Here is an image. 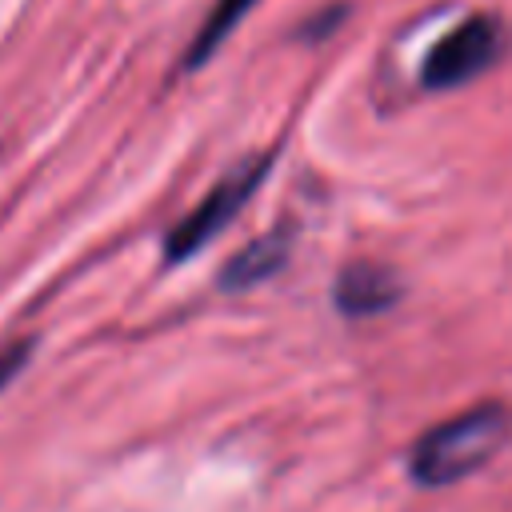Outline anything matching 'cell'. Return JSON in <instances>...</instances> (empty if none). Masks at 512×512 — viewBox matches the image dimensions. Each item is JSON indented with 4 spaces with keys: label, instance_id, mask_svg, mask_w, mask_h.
<instances>
[{
    "label": "cell",
    "instance_id": "cell-1",
    "mask_svg": "<svg viewBox=\"0 0 512 512\" xmlns=\"http://www.w3.org/2000/svg\"><path fill=\"white\" fill-rule=\"evenodd\" d=\"M512 436V412L500 400H484L436 428H428L408 452V476L424 488L456 484L480 472Z\"/></svg>",
    "mask_w": 512,
    "mask_h": 512
},
{
    "label": "cell",
    "instance_id": "cell-2",
    "mask_svg": "<svg viewBox=\"0 0 512 512\" xmlns=\"http://www.w3.org/2000/svg\"><path fill=\"white\" fill-rule=\"evenodd\" d=\"M512 36L508 24L496 12H472L460 24H452L420 60V88L424 92H456L464 84H472L476 76L492 72L504 52H508Z\"/></svg>",
    "mask_w": 512,
    "mask_h": 512
},
{
    "label": "cell",
    "instance_id": "cell-3",
    "mask_svg": "<svg viewBox=\"0 0 512 512\" xmlns=\"http://www.w3.org/2000/svg\"><path fill=\"white\" fill-rule=\"evenodd\" d=\"M272 160H276V148L256 152V156H244L240 164H232V168L212 184V192L164 236V260H168V264H184V260H192L208 240H216V236L224 232V224H232V220L248 208V200L256 196V188L268 180Z\"/></svg>",
    "mask_w": 512,
    "mask_h": 512
},
{
    "label": "cell",
    "instance_id": "cell-4",
    "mask_svg": "<svg viewBox=\"0 0 512 512\" xmlns=\"http://www.w3.org/2000/svg\"><path fill=\"white\" fill-rule=\"evenodd\" d=\"M404 300V276L380 260H348L332 280V304L348 320H368Z\"/></svg>",
    "mask_w": 512,
    "mask_h": 512
},
{
    "label": "cell",
    "instance_id": "cell-5",
    "mask_svg": "<svg viewBox=\"0 0 512 512\" xmlns=\"http://www.w3.org/2000/svg\"><path fill=\"white\" fill-rule=\"evenodd\" d=\"M292 240H296V228H292L288 220H280V224H272L264 236L248 240V244L220 268V276H216L220 292H248V288H256V284L280 276L284 264H288V256H292Z\"/></svg>",
    "mask_w": 512,
    "mask_h": 512
},
{
    "label": "cell",
    "instance_id": "cell-6",
    "mask_svg": "<svg viewBox=\"0 0 512 512\" xmlns=\"http://www.w3.org/2000/svg\"><path fill=\"white\" fill-rule=\"evenodd\" d=\"M256 4H260V0H216L212 12H208V20L200 24L196 40H192L188 52H184V72H200V68L220 52V44L232 36V28H236Z\"/></svg>",
    "mask_w": 512,
    "mask_h": 512
},
{
    "label": "cell",
    "instance_id": "cell-7",
    "mask_svg": "<svg viewBox=\"0 0 512 512\" xmlns=\"http://www.w3.org/2000/svg\"><path fill=\"white\" fill-rule=\"evenodd\" d=\"M344 16H348V4H332V8H324V12H316V16H308V20L296 28V36L308 40V44H312V40H324V36H332L328 28H332L336 20H344Z\"/></svg>",
    "mask_w": 512,
    "mask_h": 512
},
{
    "label": "cell",
    "instance_id": "cell-8",
    "mask_svg": "<svg viewBox=\"0 0 512 512\" xmlns=\"http://www.w3.org/2000/svg\"><path fill=\"white\" fill-rule=\"evenodd\" d=\"M24 356H28V344H20V348H8V352L0 356V384H4V380H8V376L20 368V364H24Z\"/></svg>",
    "mask_w": 512,
    "mask_h": 512
}]
</instances>
